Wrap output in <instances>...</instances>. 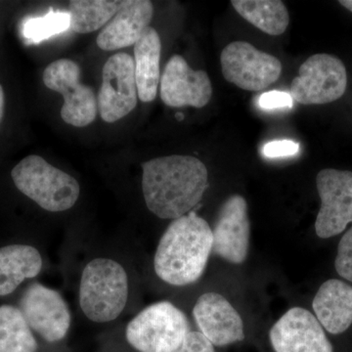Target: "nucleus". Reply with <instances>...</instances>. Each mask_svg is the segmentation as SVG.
I'll list each match as a JSON object with an SVG mask.
<instances>
[{
	"instance_id": "obj_17",
	"label": "nucleus",
	"mask_w": 352,
	"mask_h": 352,
	"mask_svg": "<svg viewBox=\"0 0 352 352\" xmlns=\"http://www.w3.org/2000/svg\"><path fill=\"white\" fill-rule=\"evenodd\" d=\"M312 307L329 333L346 332L352 324V287L340 280H328L317 292Z\"/></svg>"
},
{
	"instance_id": "obj_11",
	"label": "nucleus",
	"mask_w": 352,
	"mask_h": 352,
	"mask_svg": "<svg viewBox=\"0 0 352 352\" xmlns=\"http://www.w3.org/2000/svg\"><path fill=\"white\" fill-rule=\"evenodd\" d=\"M20 310L32 330L47 342H59L66 337L71 312L63 296L55 289L32 284L21 298Z\"/></svg>"
},
{
	"instance_id": "obj_18",
	"label": "nucleus",
	"mask_w": 352,
	"mask_h": 352,
	"mask_svg": "<svg viewBox=\"0 0 352 352\" xmlns=\"http://www.w3.org/2000/svg\"><path fill=\"white\" fill-rule=\"evenodd\" d=\"M162 41L154 28L148 27L134 44V69L138 98L143 103L154 101L161 82Z\"/></svg>"
},
{
	"instance_id": "obj_1",
	"label": "nucleus",
	"mask_w": 352,
	"mask_h": 352,
	"mask_svg": "<svg viewBox=\"0 0 352 352\" xmlns=\"http://www.w3.org/2000/svg\"><path fill=\"white\" fill-rule=\"evenodd\" d=\"M142 191L148 210L163 219L189 214L208 187L205 164L195 157L171 155L142 164Z\"/></svg>"
},
{
	"instance_id": "obj_5",
	"label": "nucleus",
	"mask_w": 352,
	"mask_h": 352,
	"mask_svg": "<svg viewBox=\"0 0 352 352\" xmlns=\"http://www.w3.org/2000/svg\"><path fill=\"white\" fill-rule=\"evenodd\" d=\"M189 332L188 319L182 310L161 302L136 315L127 325L126 337L139 352H173Z\"/></svg>"
},
{
	"instance_id": "obj_7",
	"label": "nucleus",
	"mask_w": 352,
	"mask_h": 352,
	"mask_svg": "<svg viewBox=\"0 0 352 352\" xmlns=\"http://www.w3.org/2000/svg\"><path fill=\"white\" fill-rule=\"evenodd\" d=\"M46 87L63 96L61 117L66 124L76 127L89 126L96 119L98 102L94 89L80 82V69L76 62L59 59L43 72Z\"/></svg>"
},
{
	"instance_id": "obj_8",
	"label": "nucleus",
	"mask_w": 352,
	"mask_h": 352,
	"mask_svg": "<svg viewBox=\"0 0 352 352\" xmlns=\"http://www.w3.org/2000/svg\"><path fill=\"white\" fill-rule=\"evenodd\" d=\"M222 75L247 91H261L276 82L282 64L276 57L256 50L247 41H234L220 55Z\"/></svg>"
},
{
	"instance_id": "obj_2",
	"label": "nucleus",
	"mask_w": 352,
	"mask_h": 352,
	"mask_svg": "<svg viewBox=\"0 0 352 352\" xmlns=\"http://www.w3.org/2000/svg\"><path fill=\"white\" fill-rule=\"evenodd\" d=\"M212 252V230L195 212L173 220L164 231L156 254L157 276L173 286H186L200 279Z\"/></svg>"
},
{
	"instance_id": "obj_26",
	"label": "nucleus",
	"mask_w": 352,
	"mask_h": 352,
	"mask_svg": "<svg viewBox=\"0 0 352 352\" xmlns=\"http://www.w3.org/2000/svg\"><path fill=\"white\" fill-rule=\"evenodd\" d=\"M259 106L266 110L273 109L291 108L293 106V98L287 92L270 91L265 92L259 97Z\"/></svg>"
},
{
	"instance_id": "obj_9",
	"label": "nucleus",
	"mask_w": 352,
	"mask_h": 352,
	"mask_svg": "<svg viewBox=\"0 0 352 352\" xmlns=\"http://www.w3.org/2000/svg\"><path fill=\"white\" fill-rule=\"evenodd\" d=\"M134 60L131 55L119 52L109 58L102 69V85L97 102L101 119L112 124L138 106Z\"/></svg>"
},
{
	"instance_id": "obj_13",
	"label": "nucleus",
	"mask_w": 352,
	"mask_h": 352,
	"mask_svg": "<svg viewBox=\"0 0 352 352\" xmlns=\"http://www.w3.org/2000/svg\"><path fill=\"white\" fill-rule=\"evenodd\" d=\"M161 98L168 107L203 108L212 95V82L205 71H194L180 55L168 60L161 76Z\"/></svg>"
},
{
	"instance_id": "obj_24",
	"label": "nucleus",
	"mask_w": 352,
	"mask_h": 352,
	"mask_svg": "<svg viewBox=\"0 0 352 352\" xmlns=\"http://www.w3.org/2000/svg\"><path fill=\"white\" fill-rule=\"evenodd\" d=\"M335 266L340 277L352 282V227L340 240Z\"/></svg>"
},
{
	"instance_id": "obj_4",
	"label": "nucleus",
	"mask_w": 352,
	"mask_h": 352,
	"mask_svg": "<svg viewBox=\"0 0 352 352\" xmlns=\"http://www.w3.org/2000/svg\"><path fill=\"white\" fill-rule=\"evenodd\" d=\"M11 176L21 193L47 212L68 210L80 197V184L75 178L38 155L24 157L14 166Z\"/></svg>"
},
{
	"instance_id": "obj_23",
	"label": "nucleus",
	"mask_w": 352,
	"mask_h": 352,
	"mask_svg": "<svg viewBox=\"0 0 352 352\" xmlns=\"http://www.w3.org/2000/svg\"><path fill=\"white\" fill-rule=\"evenodd\" d=\"M71 25L69 14L61 11H51L43 17L30 19L24 25L25 38L32 43H39L51 38L54 34H61Z\"/></svg>"
},
{
	"instance_id": "obj_10",
	"label": "nucleus",
	"mask_w": 352,
	"mask_h": 352,
	"mask_svg": "<svg viewBox=\"0 0 352 352\" xmlns=\"http://www.w3.org/2000/svg\"><path fill=\"white\" fill-rule=\"evenodd\" d=\"M321 207L315 231L322 239L339 235L352 222V171L325 168L317 175Z\"/></svg>"
},
{
	"instance_id": "obj_16",
	"label": "nucleus",
	"mask_w": 352,
	"mask_h": 352,
	"mask_svg": "<svg viewBox=\"0 0 352 352\" xmlns=\"http://www.w3.org/2000/svg\"><path fill=\"white\" fill-rule=\"evenodd\" d=\"M154 15V6L148 0H129L97 36L104 51L122 50L134 45L144 34Z\"/></svg>"
},
{
	"instance_id": "obj_6",
	"label": "nucleus",
	"mask_w": 352,
	"mask_h": 352,
	"mask_svg": "<svg viewBox=\"0 0 352 352\" xmlns=\"http://www.w3.org/2000/svg\"><path fill=\"white\" fill-rule=\"evenodd\" d=\"M346 87V69L342 60L320 53L312 55L300 67L289 95L303 105H323L339 100Z\"/></svg>"
},
{
	"instance_id": "obj_20",
	"label": "nucleus",
	"mask_w": 352,
	"mask_h": 352,
	"mask_svg": "<svg viewBox=\"0 0 352 352\" xmlns=\"http://www.w3.org/2000/svg\"><path fill=\"white\" fill-rule=\"evenodd\" d=\"M239 15L270 36H281L289 23L288 9L279 0H232Z\"/></svg>"
},
{
	"instance_id": "obj_19",
	"label": "nucleus",
	"mask_w": 352,
	"mask_h": 352,
	"mask_svg": "<svg viewBox=\"0 0 352 352\" xmlns=\"http://www.w3.org/2000/svg\"><path fill=\"white\" fill-rule=\"evenodd\" d=\"M41 268L43 258L32 245L0 248V296L10 295L25 280L38 276Z\"/></svg>"
},
{
	"instance_id": "obj_27",
	"label": "nucleus",
	"mask_w": 352,
	"mask_h": 352,
	"mask_svg": "<svg viewBox=\"0 0 352 352\" xmlns=\"http://www.w3.org/2000/svg\"><path fill=\"white\" fill-rule=\"evenodd\" d=\"M298 151V144L291 140L273 141L263 148L264 156L268 157L291 156Z\"/></svg>"
},
{
	"instance_id": "obj_25",
	"label": "nucleus",
	"mask_w": 352,
	"mask_h": 352,
	"mask_svg": "<svg viewBox=\"0 0 352 352\" xmlns=\"http://www.w3.org/2000/svg\"><path fill=\"white\" fill-rule=\"evenodd\" d=\"M173 352H215L214 344L201 332L187 333L180 346Z\"/></svg>"
},
{
	"instance_id": "obj_14",
	"label": "nucleus",
	"mask_w": 352,
	"mask_h": 352,
	"mask_svg": "<svg viewBox=\"0 0 352 352\" xmlns=\"http://www.w3.org/2000/svg\"><path fill=\"white\" fill-rule=\"evenodd\" d=\"M270 337L275 352H333L321 324L302 307L288 310L271 329Z\"/></svg>"
},
{
	"instance_id": "obj_21",
	"label": "nucleus",
	"mask_w": 352,
	"mask_h": 352,
	"mask_svg": "<svg viewBox=\"0 0 352 352\" xmlns=\"http://www.w3.org/2000/svg\"><path fill=\"white\" fill-rule=\"evenodd\" d=\"M119 0H72L71 28L78 34H90L105 27L124 6Z\"/></svg>"
},
{
	"instance_id": "obj_3",
	"label": "nucleus",
	"mask_w": 352,
	"mask_h": 352,
	"mask_svg": "<svg viewBox=\"0 0 352 352\" xmlns=\"http://www.w3.org/2000/svg\"><path fill=\"white\" fill-rule=\"evenodd\" d=\"M129 298V278L117 261L99 258L82 271L80 305L83 314L96 323H107L124 311Z\"/></svg>"
},
{
	"instance_id": "obj_28",
	"label": "nucleus",
	"mask_w": 352,
	"mask_h": 352,
	"mask_svg": "<svg viewBox=\"0 0 352 352\" xmlns=\"http://www.w3.org/2000/svg\"><path fill=\"white\" fill-rule=\"evenodd\" d=\"M4 109H6V95L2 85H0V122L3 119Z\"/></svg>"
},
{
	"instance_id": "obj_15",
	"label": "nucleus",
	"mask_w": 352,
	"mask_h": 352,
	"mask_svg": "<svg viewBox=\"0 0 352 352\" xmlns=\"http://www.w3.org/2000/svg\"><path fill=\"white\" fill-rule=\"evenodd\" d=\"M193 316L201 333L214 346H226L245 339L244 323L223 296L206 293L197 300Z\"/></svg>"
},
{
	"instance_id": "obj_12",
	"label": "nucleus",
	"mask_w": 352,
	"mask_h": 352,
	"mask_svg": "<svg viewBox=\"0 0 352 352\" xmlns=\"http://www.w3.org/2000/svg\"><path fill=\"white\" fill-rule=\"evenodd\" d=\"M250 235L247 201L235 194L219 208L212 230V252L229 263H243L249 254Z\"/></svg>"
},
{
	"instance_id": "obj_22",
	"label": "nucleus",
	"mask_w": 352,
	"mask_h": 352,
	"mask_svg": "<svg viewBox=\"0 0 352 352\" xmlns=\"http://www.w3.org/2000/svg\"><path fill=\"white\" fill-rule=\"evenodd\" d=\"M38 342L19 308L0 307V352H36Z\"/></svg>"
},
{
	"instance_id": "obj_29",
	"label": "nucleus",
	"mask_w": 352,
	"mask_h": 352,
	"mask_svg": "<svg viewBox=\"0 0 352 352\" xmlns=\"http://www.w3.org/2000/svg\"><path fill=\"white\" fill-rule=\"evenodd\" d=\"M339 3L342 4V6L346 7L347 10H349L351 12H352V0H340Z\"/></svg>"
}]
</instances>
